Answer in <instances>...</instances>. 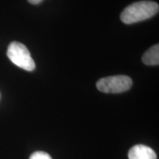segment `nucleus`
Instances as JSON below:
<instances>
[{"label":"nucleus","instance_id":"obj_1","mask_svg":"<svg viewBox=\"0 0 159 159\" xmlns=\"http://www.w3.org/2000/svg\"><path fill=\"white\" fill-rule=\"evenodd\" d=\"M158 4L152 1H140L130 4L120 15V19L126 25H131L149 19L158 13Z\"/></svg>","mask_w":159,"mask_h":159},{"label":"nucleus","instance_id":"obj_2","mask_svg":"<svg viewBox=\"0 0 159 159\" xmlns=\"http://www.w3.org/2000/svg\"><path fill=\"white\" fill-rule=\"evenodd\" d=\"M7 55L11 61L19 68L31 71L35 68V64L28 49L23 43L13 41L7 48Z\"/></svg>","mask_w":159,"mask_h":159},{"label":"nucleus","instance_id":"obj_3","mask_svg":"<svg viewBox=\"0 0 159 159\" xmlns=\"http://www.w3.org/2000/svg\"><path fill=\"white\" fill-rule=\"evenodd\" d=\"M133 85V80L126 75H116L99 80L97 88L99 91L109 94H119L129 90Z\"/></svg>","mask_w":159,"mask_h":159},{"label":"nucleus","instance_id":"obj_4","mask_svg":"<svg viewBox=\"0 0 159 159\" xmlns=\"http://www.w3.org/2000/svg\"><path fill=\"white\" fill-rule=\"evenodd\" d=\"M129 159H156L157 156L152 148L142 144L135 145L129 150Z\"/></svg>","mask_w":159,"mask_h":159},{"label":"nucleus","instance_id":"obj_5","mask_svg":"<svg viewBox=\"0 0 159 159\" xmlns=\"http://www.w3.org/2000/svg\"><path fill=\"white\" fill-rule=\"evenodd\" d=\"M142 62L148 66H157L159 64V45L155 44L144 52L142 57Z\"/></svg>","mask_w":159,"mask_h":159},{"label":"nucleus","instance_id":"obj_6","mask_svg":"<svg viewBox=\"0 0 159 159\" xmlns=\"http://www.w3.org/2000/svg\"><path fill=\"white\" fill-rule=\"evenodd\" d=\"M30 159H52L51 156L48 153L41 151H38L31 155Z\"/></svg>","mask_w":159,"mask_h":159},{"label":"nucleus","instance_id":"obj_7","mask_svg":"<svg viewBox=\"0 0 159 159\" xmlns=\"http://www.w3.org/2000/svg\"><path fill=\"white\" fill-rule=\"evenodd\" d=\"M29 3L32 4V5H39L43 1V0H27Z\"/></svg>","mask_w":159,"mask_h":159}]
</instances>
